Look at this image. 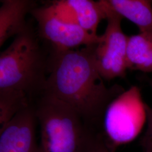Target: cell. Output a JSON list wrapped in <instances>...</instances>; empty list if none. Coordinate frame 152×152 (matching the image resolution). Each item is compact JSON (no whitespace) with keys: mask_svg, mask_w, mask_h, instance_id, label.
<instances>
[{"mask_svg":"<svg viewBox=\"0 0 152 152\" xmlns=\"http://www.w3.org/2000/svg\"><path fill=\"white\" fill-rule=\"evenodd\" d=\"M96 45L63 51H52L43 92L69 105L89 129L103 134L107 109L126 90L118 84L110 87L105 85L95 63Z\"/></svg>","mask_w":152,"mask_h":152,"instance_id":"cell-1","label":"cell"},{"mask_svg":"<svg viewBox=\"0 0 152 152\" xmlns=\"http://www.w3.org/2000/svg\"><path fill=\"white\" fill-rule=\"evenodd\" d=\"M49 60L38 35L28 26L1 53L0 90L22 91L32 101L44 91Z\"/></svg>","mask_w":152,"mask_h":152,"instance_id":"cell-2","label":"cell"},{"mask_svg":"<svg viewBox=\"0 0 152 152\" xmlns=\"http://www.w3.org/2000/svg\"><path fill=\"white\" fill-rule=\"evenodd\" d=\"M32 103L40 127L39 152H82L93 132L73 108L47 92Z\"/></svg>","mask_w":152,"mask_h":152,"instance_id":"cell-3","label":"cell"},{"mask_svg":"<svg viewBox=\"0 0 152 152\" xmlns=\"http://www.w3.org/2000/svg\"><path fill=\"white\" fill-rule=\"evenodd\" d=\"M145 120L140 88L133 86L114 99L104 114L103 134L110 150L135 139Z\"/></svg>","mask_w":152,"mask_h":152,"instance_id":"cell-4","label":"cell"},{"mask_svg":"<svg viewBox=\"0 0 152 152\" xmlns=\"http://www.w3.org/2000/svg\"><path fill=\"white\" fill-rule=\"evenodd\" d=\"M107 22L100 41L95 46L94 57L98 71L106 81L124 78L128 69L127 48L129 37L123 32V18L113 11L106 0H100Z\"/></svg>","mask_w":152,"mask_h":152,"instance_id":"cell-5","label":"cell"},{"mask_svg":"<svg viewBox=\"0 0 152 152\" xmlns=\"http://www.w3.org/2000/svg\"><path fill=\"white\" fill-rule=\"evenodd\" d=\"M31 14L37 22L38 36L51 44L52 51H63L91 46L101 40L102 36L91 34L76 24L60 19L49 4L36 6Z\"/></svg>","mask_w":152,"mask_h":152,"instance_id":"cell-6","label":"cell"},{"mask_svg":"<svg viewBox=\"0 0 152 152\" xmlns=\"http://www.w3.org/2000/svg\"><path fill=\"white\" fill-rule=\"evenodd\" d=\"M32 102L0 129V152H39Z\"/></svg>","mask_w":152,"mask_h":152,"instance_id":"cell-7","label":"cell"},{"mask_svg":"<svg viewBox=\"0 0 152 152\" xmlns=\"http://www.w3.org/2000/svg\"><path fill=\"white\" fill-rule=\"evenodd\" d=\"M60 19L98 35V26L105 15L100 1L57 0L48 4Z\"/></svg>","mask_w":152,"mask_h":152,"instance_id":"cell-8","label":"cell"},{"mask_svg":"<svg viewBox=\"0 0 152 152\" xmlns=\"http://www.w3.org/2000/svg\"><path fill=\"white\" fill-rule=\"evenodd\" d=\"M0 46L9 38L24 32L28 25L26 17L36 6L29 0L1 1Z\"/></svg>","mask_w":152,"mask_h":152,"instance_id":"cell-9","label":"cell"},{"mask_svg":"<svg viewBox=\"0 0 152 152\" xmlns=\"http://www.w3.org/2000/svg\"><path fill=\"white\" fill-rule=\"evenodd\" d=\"M127 63L131 71L152 72V29L129 37Z\"/></svg>","mask_w":152,"mask_h":152,"instance_id":"cell-10","label":"cell"},{"mask_svg":"<svg viewBox=\"0 0 152 152\" xmlns=\"http://www.w3.org/2000/svg\"><path fill=\"white\" fill-rule=\"evenodd\" d=\"M110 7L135 24L139 32L152 29V1L106 0Z\"/></svg>","mask_w":152,"mask_h":152,"instance_id":"cell-11","label":"cell"},{"mask_svg":"<svg viewBox=\"0 0 152 152\" xmlns=\"http://www.w3.org/2000/svg\"><path fill=\"white\" fill-rule=\"evenodd\" d=\"M31 100L27 94L15 90H0V129L5 126Z\"/></svg>","mask_w":152,"mask_h":152,"instance_id":"cell-12","label":"cell"},{"mask_svg":"<svg viewBox=\"0 0 152 152\" xmlns=\"http://www.w3.org/2000/svg\"><path fill=\"white\" fill-rule=\"evenodd\" d=\"M147 127L140 140L142 152H152V107L145 103Z\"/></svg>","mask_w":152,"mask_h":152,"instance_id":"cell-13","label":"cell"},{"mask_svg":"<svg viewBox=\"0 0 152 152\" xmlns=\"http://www.w3.org/2000/svg\"><path fill=\"white\" fill-rule=\"evenodd\" d=\"M82 152H112L107 144L102 133L93 132Z\"/></svg>","mask_w":152,"mask_h":152,"instance_id":"cell-14","label":"cell"},{"mask_svg":"<svg viewBox=\"0 0 152 152\" xmlns=\"http://www.w3.org/2000/svg\"><path fill=\"white\" fill-rule=\"evenodd\" d=\"M141 79L148 83V84L152 88V78L147 76H142L141 77Z\"/></svg>","mask_w":152,"mask_h":152,"instance_id":"cell-15","label":"cell"}]
</instances>
